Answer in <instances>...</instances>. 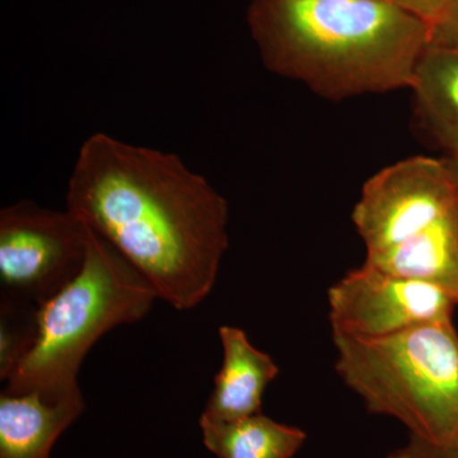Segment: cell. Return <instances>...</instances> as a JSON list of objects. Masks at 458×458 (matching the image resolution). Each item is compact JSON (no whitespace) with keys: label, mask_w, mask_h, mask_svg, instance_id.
I'll return each mask as SVG.
<instances>
[{"label":"cell","mask_w":458,"mask_h":458,"mask_svg":"<svg viewBox=\"0 0 458 458\" xmlns=\"http://www.w3.org/2000/svg\"><path fill=\"white\" fill-rule=\"evenodd\" d=\"M66 209L179 311L212 293L229 246L228 201L174 153L96 132L78 153Z\"/></svg>","instance_id":"cell-1"},{"label":"cell","mask_w":458,"mask_h":458,"mask_svg":"<svg viewBox=\"0 0 458 458\" xmlns=\"http://www.w3.org/2000/svg\"><path fill=\"white\" fill-rule=\"evenodd\" d=\"M247 23L271 73L333 101L410 89L430 44L394 0H252Z\"/></svg>","instance_id":"cell-2"},{"label":"cell","mask_w":458,"mask_h":458,"mask_svg":"<svg viewBox=\"0 0 458 458\" xmlns=\"http://www.w3.org/2000/svg\"><path fill=\"white\" fill-rule=\"evenodd\" d=\"M89 228L83 267L38 309L33 348L3 393H36L47 401L83 396L78 373L105 334L146 318L158 294L110 243Z\"/></svg>","instance_id":"cell-3"},{"label":"cell","mask_w":458,"mask_h":458,"mask_svg":"<svg viewBox=\"0 0 458 458\" xmlns=\"http://www.w3.org/2000/svg\"><path fill=\"white\" fill-rule=\"evenodd\" d=\"M335 370L370 414L429 443L458 436V333L432 322L379 339L333 334Z\"/></svg>","instance_id":"cell-4"},{"label":"cell","mask_w":458,"mask_h":458,"mask_svg":"<svg viewBox=\"0 0 458 458\" xmlns=\"http://www.w3.org/2000/svg\"><path fill=\"white\" fill-rule=\"evenodd\" d=\"M89 228L65 209L31 201L0 212L3 295L40 307L78 276L87 255Z\"/></svg>","instance_id":"cell-5"},{"label":"cell","mask_w":458,"mask_h":458,"mask_svg":"<svg viewBox=\"0 0 458 458\" xmlns=\"http://www.w3.org/2000/svg\"><path fill=\"white\" fill-rule=\"evenodd\" d=\"M457 204L458 176L450 158L411 157L364 183L352 219L366 258H372L420 236Z\"/></svg>","instance_id":"cell-6"},{"label":"cell","mask_w":458,"mask_h":458,"mask_svg":"<svg viewBox=\"0 0 458 458\" xmlns=\"http://www.w3.org/2000/svg\"><path fill=\"white\" fill-rule=\"evenodd\" d=\"M331 333L379 339L432 322H452L450 293L420 280L361 265L327 292Z\"/></svg>","instance_id":"cell-7"},{"label":"cell","mask_w":458,"mask_h":458,"mask_svg":"<svg viewBox=\"0 0 458 458\" xmlns=\"http://www.w3.org/2000/svg\"><path fill=\"white\" fill-rule=\"evenodd\" d=\"M219 339L223 363L200 418L232 421L260 414L265 390L279 375V367L252 345L242 328L221 327Z\"/></svg>","instance_id":"cell-8"},{"label":"cell","mask_w":458,"mask_h":458,"mask_svg":"<svg viewBox=\"0 0 458 458\" xmlns=\"http://www.w3.org/2000/svg\"><path fill=\"white\" fill-rule=\"evenodd\" d=\"M84 409L83 396L53 403L36 393H2L0 458H50L59 437Z\"/></svg>","instance_id":"cell-9"},{"label":"cell","mask_w":458,"mask_h":458,"mask_svg":"<svg viewBox=\"0 0 458 458\" xmlns=\"http://www.w3.org/2000/svg\"><path fill=\"white\" fill-rule=\"evenodd\" d=\"M410 89L430 134L448 157L458 156V49L430 42L419 59Z\"/></svg>","instance_id":"cell-10"},{"label":"cell","mask_w":458,"mask_h":458,"mask_svg":"<svg viewBox=\"0 0 458 458\" xmlns=\"http://www.w3.org/2000/svg\"><path fill=\"white\" fill-rule=\"evenodd\" d=\"M205 447L216 458H293L307 434L267 415L232 421L199 419Z\"/></svg>","instance_id":"cell-11"},{"label":"cell","mask_w":458,"mask_h":458,"mask_svg":"<svg viewBox=\"0 0 458 458\" xmlns=\"http://www.w3.org/2000/svg\"><path fill=\"white\" fill-rule=\"evenodd\" d=\"M38 306L2 295L0 303V379L7 381L31 352L38 336Z\"/></svg>","instance_id":"cell-12"},{"label":"cell","mask_w":458,"mask_h":458,"mask_svg":"<svg viewBox=\"0 0 458 458\" xmlns=\"http://www.w3.org/2000/svg\"><path fill=\"white\" fill-rule=\"evenodd\" d=\"M387 458H458V436L443 443H429L410 436L408 443Z\"/></svg>","instance_id":"cell-13"},{"label":"cell","mask_w":458,"mask_h":458,"mask_svg":"<svg viewBox=\"0 0 458 458\" xmlns=\"http://www.w3.org/2000/svg\"><path fill=\"white\" fill-rule=\"evenodd\" d=\"M430 42L458 49V3L445 9L430 25Z\"/></svg>","instance_id":"cell-14"},{"label":"cell","mask_w":458,"mask_h":458,"mask_svg":"<svg viewBox=\"0 0 458 458\" xmlns=\"http://www.w3.org/2000/svg\"><path fill=\"white\" fill-rule=\"evenodd\" d=\"M394 2L432 25L445 9L456 4L458 0H394Z\"/></svg>","instance_id":"cell-15"},{"label":"cell","mask_w":458,"mask_h":458,"mask_svg":"<svg viewBox=\"0 0 458 458\" xmlns=\"http://www.w3.org/2000/svg\"><path fill=\"white\" fill-rule=\"evenodd\" d=\"M450 158V161L452 162V165H454V170H456V174L458 176V156L456 157H448Z\"/></svg>","instance_id":"cell-16"}]
</instances>
